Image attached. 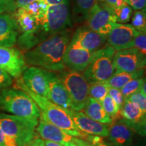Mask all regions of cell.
I'll use <instances>...</instances> for the list:
<instances>
[{
	"mask_svg": "<svg viewBox=\"0 0 146 146\" xmlns=\"http://www.w3.org/2000/svg\"><path fill=\"white\" fill-rule=\"evenodd\" d=\"M36 133L41 139L62 144L65 142L73 141L74 137L67 134L64 131L48 122L40 118L35 128Z\"/></svg>",
	"mask_w": 146,
	"mask_h": 146,
	"instance_id": "cell-19",
	"label": "cell"
},
{
	"mask_svg": "<svg viewBox=\"0 0 146 146\" xmlns=\"http://www.w3.org/2000/svg\"><path fill=\"white\" fill-rule=\"evenodd\" d=\"M39 146H44V144H43V141H42V142L39 144Z\"/></svg>",
	"mask_w": 146,
	"mask_h": 146,
	"instance_id": "cell-45",
	"label": "cell"
},
{
	"mask_svg": "<svg viewBox=\"0 0 146 146\" xmlns=\"http://www.w3.org/2000/svg\"><path fill=\"white\" fill-rule=\"evenodd\" d=\"M0 146H18L15 140L0 129Z\"/></svg>",
	"mask_w": 146,
	"mask_h": 146,
	"instance_id": "cell-37",
	"label": "cell"
},
{
	"mask_svg": "<svg viewBox=\"0 0 146 146\" xmlns=\"http://www.w3.org/2000/svg\"><path fill=\"white\" fill-rule=\"evenodd\" d=\"M144 74V69L140 70L135 72H118L115 71L108 81L104 83L109 87L120 89L128 82L135 78H141Z\"/></svg>",
	"mask_w": 146,
	"mask_h": 146,
	"instance_id": "cell-22",
	"label": "cell"
},
{
	"mask_svg": "<svg viewBox=\"0 0 146 146\" xmlns=\"http://www.w3.org/2000/svg\"><path fill=\"white\" fill-rule=\"evenodd\" d=\"M16 9L14 0H0V14L14 13Z\"/></svg>",
	"mask_w": 146,
	"mask_h": 146,
	"instance_id": "cell-33",
	"label": "cell"
},
{
	"mask_svg": "<svg viewBox=\"0 0 146 146\" xmlns=\"http://www.w3.org/2000/svg\"><path fill=\"white\" fill-rule=\"evenodd\" d=\"M76 128L81 132L89 135H96L107 137L109 133V125L98 123L87 116L82 111H75L66 109Z\"/></svg>",
	"mask_w": 146,
	"mask_h": 146,
	"instance_id": "cell-14",
	"label": "cell"
},
{
	"mask_svg": "<svg viewBox=\"0 0 146 146\" xmlns=\"http://www.w3.org/2000/svg\"><path fill=\"white\" fill-rule=\"evenodd\" d=\"M100 103L106 112L112 118L113 120L118 117V113L120 112L119 107L108 95L106 96Z\"/></svg>",
	"mask_w": 146,
	"mask_h": 146,
	"instance_id": "cell-28",
	"label": "cell"
},
{
	"mask_svg": "<svg viewBox=\"0 0 146 146\" xmlns=\"http://www.w3.org/2000/svg\"><path fill=\"white\" fill-rule=\"evenodd\" d=\"M72 102L71 110L81 111L88 101L89 84L83 74L74 70H64L58 74Z\"/></svg>",
	"mask_w": 146,
	"mask_h": 146,
	"instance_id": "cell-6",
	"label": "cell"
},
{
	"mask_svg": "<svg viewBox=\"0 0 146 146\" xmlns=\"http://www.w3.org/2000/svg\"><path fill=\"white\" fill-rule=\"evenodd\" d=\"M13 83V78L4 70L0 68V89L8 88Z\"/></svg>",
	"mask_w": 146,
	"mask_h": 146,
	"instance_id": "cell-35",
	"label": "cell"
},
{
	"mask_svg": "<svg viewBox=\"0 0 146 146\" xmlns=\"http://www.w3.org/2000/svg\"><path fill=\"white\" fill-rule=\"evenodd\" d=\"M145 55L136 49L129 48L118 51L113 58L115 71L135 72L143 70L145 66Z\"/></svg>",
	"mask_w": 146,
	"mask_h": 146,
	"instance_id": "cell-10",
	"label": "cell"
},
{
	"mask_svg": "<svg viewBox=\"0 0 146 146\" xmlns=\"http://www.w3.org/2000/svg\"><path fill=\"white\" fill-rule=\"evenodd\" d=\"M95 54L96 51L90 52L84 50L69 42L64 56V64L66 68L70 70L82 72L91 62Z\"/></svg>",
	"mask_w": 146,
	"mask_h": 146,
	"instance_id": "cell-15",
	"label": "cell"
},
{
	"mask_svg": "<svg viewBox=\"0 0 146 146\" xmlns=\"http://www.w3.org/2000/svg\"><path fill=\"white\" fill-rule=\"evenodd\" d=\"M139 33L130 24L116 23L108 35V43L116 52L132 48L133 39Z\"/></svg>",
	"mask_w": 146,
	"mask_h": 146,
	"instance_id": "cell-13",
	"label": "cell"
},
{
	"mask_svg": "<svg viewBox=\"0 0 146 146\" xmlns=\"http://www.w3.org/2000/svg\"><path fill=\"white\" fill-rule=\"evenodd\" d=\"M39 120H31L0 112V129L15 140L18 146H25L38 137L35 128Z\"/></svg>",
	"mask_w": 146,
	"mask_h": 146,
	"instance_id": "cell-4",
	"label": "cell"
},
{
	"mask_svg": "<svg viewBox=\"0 0 146 146\" xmlns=\"http://www.w3.org/2000/svg\"><path fill=\"white\" fill-rule=\"evenodd\" d=\"M108 87L104 83H94L89 84V96L90 98L101 102L108 96Z\"/></svg>",
	"mask_w": 146,
	"mask_h": 146,
	"instance_id": "cell-24",
	"label": "cell"
},
{
	"mask_svg": "<svg viewBox=\"0 0 146 146\" xmlns=\"http://www.w3.org/2000/svg\"><path fill=\"white\" fill-rule=\"evenodd\" d=\"M19 35L18 24L10 13L0 14V46L13 47Z\"/></svg>",
	"mask_w": 146,
	"mask_h": 146,
	"instance_id": "cell-17",
	"label": "cell"
},
{
	"mask_svg": "<svg viewBox=\"0 0 146 146\" xmlns=\"http://www.w3.org/2000/svg\"><path fill=\"white\" fill-rule=\"evenodd\" d=\"M127 3L133 10H145L146 0H127Z\"/></svg>",
	"mask_w": 146,
	"mask_h": 146,
	"instance_id": "cell-38",
	"label": "cell"
},
{
	"mask_svg": "<svg viewBox=\"0 0 146 146\" xmlns=\"http://www.w3.org/2000/svg\"><path fill=\"white\" fill-rule=\"evenodd\" d=\"M108 95L114 100L115 103L117 104L120 110L123 106L124 102H125V98L122 94L120 89L112 88V87H108Z\"/></svg>",
	"mask_w": 146,
	"mask_h": 146,
	"instance_id": "cell-32",
	"label": "cell"
},
{
	"mask_svg": "<svg viewBox=\"0 0 146 146\" xmlns=\"http://www.w3.org/2000/svg\"><path fill=\"white\" fill-rule=\"evenodd\" d=\"M132 47L136 49L142 54H146V32L139 33L135 36L132 43Z\"/></svg>",
	"mask_w": 146,
	"mask_h": 146,
	"instance_id": "cell-30",
	"label": "cell"
},
{
	"mask_svg": "<svg viewBox=\"0 0 146 146\" xmlns=\"http://www.w3.org/2000/svg\"><path fill=\"white\" fill-rule=\"evenodd\" d=\"M73 141L76 143V146H92L89 142L83 139L75 137Z\"/></svg>",
	"mask_w": 146,
	"mask_h": 146,
	"instance_id": "cell-40",
	"label": "cell"
},
{
	"mask_svg": "<svg viewBox=\"0 0 146 146\" xmlns=\"http://www.w3.org/2000/svg\"><path fill=\"white\" fill-rule=\"evenodd\" d=\"M44 1L47 3L48 5H53L64 3L65 1H68V0H44Z\"/></svg>",
	"mask_w": 146,
	"mask_h": 146,
	"instance_id": "cell-42",
	"label": "cell"
},
{
	"mask_svg": "<svg viewBox=\"0 0 146 146\" xmlns=\"http://www.w3.org/2000/svg\"><path fill=\"white\" fill-rule=\"evenodd\" d=\"M0 68L18 79L27 68L24 55L14 47L0 46Z\"/></svg>",
	"mask_w": 146,
	"mask_h": 146,
	"instance_id": "cell-11",
	"label": "cell"
},
{
	"mask_svg": "<svg viewBox=\"0 0 146 146\" xmlns=\"http://www.w3.org/2000/svg\"><path fill=\"white\" fill-rule=\"evenodd\" d=\"M116 52L109 45L96 51L94 58L83 74L89 84L104 83L110 78L115 72L113 58Z\"/></svg>",
	"mask_w": 146,
	"mask_h": 146,
	"instance_id": "cell-5",
	"label": "cell"
},
{
	"mask_svg": "<svg viewBox=\"0 0 146 146\" xmlns=\"http://www.w3.org/2000/svg\"><path fill=\"white\" fill-rule=\"evenodd\" d=\"M70 25L68 0L60 4L49 5L45 22L42 25L48 37L68 29Z\"/></svg>",
	"mask_w": 146,
	"mask_h": 146,
	"instance_id": "cell-8",
	"label": "cell"
},
{
	"mask_svg": "<svg viewBox=\"0 0 146 146\" xmlns=\"http://www.w3.org/2000/svg\"><path fill=\"white\" fill-rule=\"evenodd\" d=\"M35 1H36V0H14L17 8H25V6Z\"/></svg>",
	"mask_w": 146,
	"mask_h": 146,
	"instance_id": "cell-39",
	"label": "cell"
},
{
	"mask_svg": "<svg viewBox=\"0 0 146 146\" xmlns=\"http://www.w3.org/2000/svg\"><path fill=\"white\" fill-rule=\"evenodd\" d=\"M145 83V78L143 77L135 78V79H133L128 82L125 85H124L120 89V91H121L125 100L127 99L130 95L137 92V91H139Z\"/></svg>",
	"mask_w": 146,
	"mask_h": 146,
	"instance_id": "cell-27",
	"label": "cell"
},
{
	"mask_svg": "<svg viewBox=\"0 0 146 146\" xmlns=\"http://www.w3.org/2000/svg\"><path fill=\"white\" fill-rule=\"evenodd\" d=\"M85 140L89 142L92 146H116L110 141H104L103 137L100 136L87 135Z\"/></svg>",
	"mask_w": 146,
	"mask_h": 146,
	"instance_id": "cell-34",
	"label": "cell"
},
{
	"mask_svg": "<svg viewBox=\"0 0 146 146\" xmlns=\"http://www.w3.org/2000/svg\"><path fill=\"white\" fill-rule=\"evenodd\" d=\"M44 146H62V144L56 143V142L47 141V140H43Z\"/></svg>",
	"mask_w": 146,
	"mask_h": 146,
	"instance_id": "cell-43",
	"label": "cell"
},
{
	"mask_svg": "<svg viewBox=\"0 0 146 146\" xmlns=\"http://www.w3.org/2000/svg\"><path fill=\"white\" fill-rule=\"evenodd\" d=\"M62 146H76V145L74 141H68L62 143Z\"/></svg>",
	"mask_w": 146,
	"mask_h": 146,
	"instance_id": "cell-44",
	"label": "cell"
},
{
	"mask_svg": "<svg viewBox=\"0 0 146 146\" xmlns=\"http://www.w3.org/2000/svg\"><path fill=\"white\" fill-rule=\"evenodd\" d=\"M106 36L102 35L88 27H80L73 34L70 42L90 52L100 50L104 45Z\"/></svg>",
	"mask_w": 146,
	"mask_h": 146,
	"instance_id": "cell-16",
	"label": "cell"
},
{
	"mask_svg": "<svg viewBox=\"0 0 146 146\" xmlns=\"http://www.w3.org/2000/svg\"><path fill=\"white\" fill-rule=\"evenodd\" d=\"M48 6L44 0H36L23 8L43 25L46 18Z\"/></svg>",
	"mask_w": 146,
	"mask_h": 146,
	"instance_id": "cell-23",
	"label": "cell"
},
{
	"mask_svg": "<svg viewBox=\"0 0 146 146\" xmlns=\"http://www.w3.org/2000/svg\"><path fill=\"white\" fill-rule=\"evenodd\" d=\"M0 109L12 115L31 120H40L41 112L33 99L18 89L5 88L0 91Z\"/></svg>",
	"mask_w": 146,
	"mask_h": 146,
	"instance_id": "cell-3",
	"label": "cell"
},
{
	"mask_svg": "<svg viewBox=\"0 0 146 146\" xmlns=\"http://www.w3.org/2000/svg\"><path fill=\"white\" fill-rule=\"evenodd\" d=\"M117 23L127 24L130 21L133 10L128 4L112 9Z\"/></svg>",
	"mask_w": 146,
	"mask_h": 146,
	"instance_id": "cell-26",
	"label": "cell"
},
{
	"mask_svg": "<svg viewBox=\"0 0 146 146\" xmlns=\"http://www.w3.org/2000/svg\"><path fill=\"white\" fill-rule=\"evenodd\" d=\"M42 141H43V139H41L38 136L36 137L32 142H31L30 143L27 144V145L25 146H39V144L42 142Z\"/></svg>",
	"mask_w": 146,
	"mask_h": 146,
	"instance_id": "cell-41",
	"label": "cell"
},
{
	"mask_svg": "<svg viewBox=\"0 0 146 146\" xmlns=\"http://www.w3.org/2000/svg\"><path fill=\"white\" fill-rule=\"evenodd\" d=\"M53 72L36 66L27 67L18 78L16 86H23L31 92L47 98L49 81Z\"/></svg>",
	"mask_w": 146,
	"mask_h": 146,
	"instance_id": "cell-7",
	"label": "cell"
},
{
	"mask_svg": "<svg viewBox=\"0 0 146 146\" xmlns=\"http://www.w3.org/2000/svg\"><path fill=\"white\" fill-rule=\"evenodd\" d=\"M125 100L136 104L144 113H146V95L142 94L140 91L130 95Z\"/></svg>",
	"mask_w": 146,
	"mask_h": 146,
	"instance_id": "cell-31",
	"label": "cell"
},
{
	"mask_svg": "<svg viewBox=\"0 0 146 146\" xmlns=\"http://www.w3.org/2000/svg\"><path fill=\"white\" fill-rule=\"evenodd\" d=\"M98 3L111 9L128 4L127 0H98Z\"/></svg>",
	"mask_w": 146,
	"mask_h": 146,
	"instance_id": "cell-36",
	"label": "cell"
},
{
	"mask_svg": "<svg viewBox=\"0 0 146 146\" xmlns=\"http://www.w3.org/2000/svg\"><path fill=\"white\" fill-rule=\"evenodd\" d=\"M47 98L64 109L71 110L72 102L70 96L56 72H52L49 81Z\"/></svg>",
	"mask_w": 146,
	"mask_h": 146,
	"instance_id": "cell-18",
	"label": "cell"
},
{
	"mask_svg": "<svg viewBox=\"0 0 146 146\" xmlns=\"http://www.w3.org/2000/svg\"><path fill=\"white\" fill-rule=\"evenodd\" d=\"M130 25L137 31L145 33L146 31V14L145 10H135L130 20Z\"/></svg>",
	"mask_w": 146,
	"mask_h": 146,
	"instance_id": "cell-25",
	"label": "cell"
},
{
	"mask_svg": "<svg viewBox=\"0 0 146 146\" xmlns=\"http://www.w3.org/2000/svg\"><path fill=\"white\" fill-rule=\"evenodd\" d=\"M18 89L27 93L37 106L41 112L42 119L48 122L70 135L85 139L87 135L82 133L76 128L70 115L59 106L55 104L45 97L36 95L23 86H16Z\"/></svg>",
	"mask_w": 146,
	"mask_h": 146,
	"instance_id": "cell-2",
	"label": "cell"
},
{
	"mask_svg": "<svg viewBox=\"0 0 146 146\" xmlns=\"http://www.w3.org/2000/svg\"><path fill=\"white\" fill-rule=\"evenodd\" d=\"M135 133L125 124L118 122L109 128L108 139L116 146H130L132 145Z\"/></svg>",
	"mask_w": 146,
	"mask_h": 146,
	"instance_id": "cell-20",
	"label": "cell"
},
{
	"mask_svg": "<svg viewBox=\"0 0 146 146\" xmlns=\"http://www.w3.org/2000/svg\"><path fill=\"white\" fill-rule=\"evenodd\" d=\"M74 1L76 12L85 20L91 9L98 3V0H74Z\"/></svg>",
	"mask_w": 146,
	"mask_h": 146,
	"instance_id": "cell-29",
	"label": "cell"
},
{
	"mask_svg": "<svg viewBox=\"0 0 146 146\" xmlns=\"http://www.w3.org/2000/svg\"><path fill=\"white\" fill-rule=\"evenodd\" d=\"M71 32L70 29H65L27 51L24 55L27 64L54 72L64 70V56L70 41Z\"/></svg>",
	"mask_w": 146,
	"mask_h": 146,
	"instance_id": "cell-1",
	"label": "cell"
},
{
	"mask_svg": "<svg viewBox=\"0 0 146 146\" xmlns=\"http://www.w3.org/2000/svg\"><path fill=\"white\" fill-rule=\"evenodd\" d=\"M118 115L120 116L118 122L125 124L134 133L141 136L145 135L146 113H144L136 104L125 100Z\"/></svg>",
	"mask_w": 146,
	"mask_h": 146,
	"instance_id": "cell-12",
	"label": "cell"
},
{
	"mask_svg": "<svg viewBox=\"0 0 146 146\" xmlns=\"http://www.w3.org/2000/svg\"><path fill=\"white\" fill-rule=\"evenodd\" d=\"M85 114L98 123L112 125V118L106 112L100 102L89 97L85 108Z\"/></svg>",
	"mask_w": 146,
	"mask_h": 146,
	"instance_id": "cell-21",
	"label": "cell"
},
{
	"mask_svg": "<svg viewBox=\"0 0 146 146\" xmlns=\"http://www.w3.org/2000/svg\"><path fill=\"white\" fill-rule=\"evenodd\" d=\"M86 21L87 27L106 36L116 23L112 9L98 3L89 11Z\"/></svg>",
	"mask_w": 146,
	"mask_h": 146,
	"instance_id": "cell-9",
	"label": "cell"
}]
</instances>
